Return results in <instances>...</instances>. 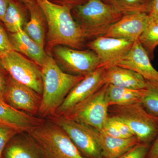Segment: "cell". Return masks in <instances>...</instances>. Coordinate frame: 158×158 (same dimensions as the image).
I'll use <instances>...</instances> for the list:
<instances>
[{
	"label": "cell",
	"instance_id": "cell-13",
	"mask_svg": "<svg viewBox=\"0 0 158 158\" xmlns=\"http://www.w3.org/2000/svg\"><path fill=\"white\" fill-rule=\"evenodd\" d=\"M149 15L147 13H130L123 15L102 36L135 41L141 37L145 28Z\"/></svg>",
	"mask_w": 158,
	"mask_h": 158
},
{
	"label": "cell",
	"instance_id": "cell-25",
	"mask_svg": "<svg viewBox=\"0 0 158 158\" xmlns=\"http://www.w3.org/2000/svg\"><path fill=\"white\" fill-rule=\"evenodd\" d=\"M152 0H115L113 7L123 14L130 13L148 14Z\"/></svg>",
	"mask_w": 158,
	"mask_h": 158
},
{
	"label": "cell",
	"instance_id": "cell-31",
	"mask_svg": "<svg viewBox=\"0 0 158 158\" xmlns=\"http://www.w3.org/2000/svg\"><path fill=\"white\" fill-rule=\"evenodd\" d=\"M50 1L59 5L68 6L71 7L72 9L75 6L84 4L88 0H50Z\"/></svg>",
	"mask_w": 158,
	"mask_h": 158
},
{
	"label": "cell",
	"instance_id": "cell-26",
	"mask_svg": "<svg viewBox=\"0 0 158 158\" xmlns=\"http://www.w3.org/2000/svg\"><path fill=\"white\" fill-rule=\"evenodd\" d=\"M20 133L13 128L0 124V158H2L4 149L10 140Z\"/></svg>",
	"mask_w": 158,
	"mask_h": 158
},
{
	"label": "cell",
	"instance_id": "cell-15",
	"mask_svg": "<svg viewBox=\"0 0 158 158\" xmlns=\"http://www.w3.org/2000/svg\"><path fill=\"white\" fill-rule=\"evenodd\" d=\"M44 120L15 110L0 99V124L13 128L19 132H28Z\"/></svg>",
	"mask_w": 158,
	"mask_h": 158
},
{
	"label": "cell",
	"instance_id": "cell-22",
	"mask_svg": "<svg viewBox=\"0 0 158 158\" xmlns=\"http://www.w3.org/2000/svg\"><path fill=\"white\" fill-rule=\"evenodd\" d=\"M144 92L145 88L134 89L108 85L107 88L108 105L110 107L141 102Z\"/></svg>",
	"mask_w": 158,
	"mask_h": 158
},
{
	"label": "cell",
	"instance_id": "cell-10",
	"mask_svg": "<svg viewBox=\"0 0 158 158\" xmlns=\"http://www.w3.org/2000/svg\"><path fill=\"white\" fill-rule=\"evenodd\" d=\"M3 100L15 110L37 116L41 95L30 87L15 81L9 76Z\"/></svg>",
	"mask_w": 158,
	"mask_h": 158
},
{
	"label": "cell",
	"instance_id": "cell-35",
	"mask_svg": "<svg viewBox=\"0 0 158 158\" xmlns=\"http://www.w3.org/2000/svg\"><path fill=\"white\" fill-rule=\"evenodd\" d=\"M104 2L106 3V4H109V5H111L113 6H114V1L115 0H101Z\"/></svg>",
	"mask_w": 158,
	"mask_h": 158
},
{
	"label": "cell",
	"instance_id": "cell-28",
	"mask_svg": "<svg viewBox=\"0 0 158 158\" xmlns=\"http://www.w3.org/2000/svg\"><path fill=\"white\" fill-rule=\"evenodd\" d=\"M12 50H13V49L9 35L0 23V52L4 54Z\"/></svg>",
	"mask_w": 158,
	"mask_h": 158
},
{
	"label": "cell",
	"instance_id": "cell-36",
	"mask_svg": "<svg viewBox=\"0 0 158 158\" xmlns=\"http://www.w3.org/2000/svg\"><path fill=\"white\" fill-rule=\"evenodd\" d=\"M17 1H19L23 3L24 4H25L26 3L29 2H31L32 0H17Z\"/></svg>",
	"mask_w": 158,
	"mask_h": 158
},
{
	"label": "cell",
	"instance_id": "cell-20",
	"mask_svg": "<svg viewBox=\"0 0 158 158\" xmlns=\"http://www.w3.org/2000/svg\"><path fill=\"white\" fill-rule=\"evenodd\" d=\"M30 19L26 23L23 30L38 45L44 48L45 38V15L35 0L26 3Z\"/></svg>",
	"mask_w": 158,
	"mask_h": 158
},
{
	"label": "cell",
	"instance_id": "cell-18",
	"mask_svg": "<svg viewBox=\"0 0 158 158\" xmlns=\"http://www.w3.org/2000/svg\"><path fill=\"white\" fill-rule=\"evenodd\" d=\"M2 158H42L39 148L28 132H20L7 144Z\"/></svg>",
	"mask_w": 158,
	"mask_h": 158
},
{
	"label": "cell",
	"instance_id": "cell-29",
	"mask_svg": "<svg viewBox=\"0 0 158 158\" xmlns=\"http://www.w3.org/2000/svg\"><path fill=\"white\" fill-rule=\"evenodd\" d=\"M112 116L114 118L116 127L123 138H130L135 136L132 131L123 120L116 116Z\"/></svg>",
	"mask_w": 158,
	"mask_h": 158
},
{
	"label": "cell",
	"instance_id": "cell-11",
	"mask_svg": "<svg viewBox=\"0 0 158 158\" xmlns=\"http://www.w3.org/2000/svg\"><path fill=\"white\" fill-rule=\"evenodd\" d=\"M134 41L115 37L99 36L87 43L89 49L97 55L100 67L115 65L128 53Z\"/></svg>",
	"mask_w": 158,
	"mask_h": 158
},
{
	"label": "cell",
	"instance_id": "cell-7",
	"mask_svg": "<svg viewBox=\"0 0 158 158\" xmlns=\"http://www.w3.org/2000/svg\"><path fill=\"white\" fill-rule=\"evenodd\" d=\"M0 59L12 79L41 95L43 83L41 67L14 50L3 54Z\"/></svg>",
	"mask_w": 158,
	"mask_h": 158
},
{
	"label": "cell",
	"instance_id": "cell-14",
	"mask_svg": "<svg viewBox=\"0 0 158 158\" xmlns=\"http://www.w3.org/2000/svg\"><path fill=\"white\" fill-rule=\"evenodd\" d=\"M150 59L138 40L134 41L129 52L115 65L135 72L146 81H158V71L152 66Z\"/></svg>",
	"mask_w": 158,
	"mask_h": 158
},
{
	"label": "cell",
	"instance_id": "cell-1",
	"mask_svg": "<svg viewBox=\"0 0 158 158\" xmlns=\"http://www.w3.org/2000/svg\"><path fill=\"white\" fill-rule=\"evenodd\" d=\"M45 15L48 43L54 48L65 46L81 49L87 38L72 14V8L50 0H35Z\"/></svg>",
	"mask_w": 158,
	"mask_h": 158
},
{
	"label": "cell",
	"instance_id": "cell-27",
	"mask_svg": "<svg viewBox=\"0 0 158 158\" xmlns=\"http://www.w3.org/2000/svg\"><path fill=\"white\" fill-rule=\"evenodd\" d=\"M150 147V144L139 143L117 158H146Z\"/></svg>",
	"mask_w": 158,
	"mask_h": 158
},
{
	"label": "cell",
	"instance_id": "cell-4",
	"mask_svg": "<svg viewBox=\"0 0 158 158\" xmlns=\"http://www.w3.org/2000/svg\"><path fill=\"white\" fill-rule=\"evenodd\" d=\"M28 133L39 148L42 158H85L64 130L50 119Z\"/></svg>",
	"mask_w": 158,
	"mask_h": 158
},
{
	"label": "cell",
	"instance_id": "cell-24",
	"mask_svg": "<svg viewBox=\"0 0 158 158\" xmlns=\"http://www.w3.org/2000/svg\"><path fill=\"white\" fill-rule=\"evenodd\" d=\"M146 82L141 102L148 113L158 117V81H146Z\"/></svg>",
	"mask_w": 158,
	"mask_h": 158
},
{
	"label": "cell",
	"instance_id": "cell-12",
	"mask_svg": "<svg viewBox=\"0 0 158 158\" xmlns=\"http://www.w3.org/2000/svg\"><path fill=\"white\" fill-rule=\"evenodd\" d=\"M104 68L100 67L84 77L70 90L54 116L65 115L104 85Z\"/></svg>",
	"mask_w": 158,
	"mask_h": 158
},
{
	"label": "cell",
	"instance_id": "cell-37",
	"mask_svg": "<svg viewBox=\"0 0 158 158\" xmlns=\"http://www.w3.org/2000/svg\"><path fill=\"white\" fill-rule=\"evenodd\" d=\"M3 53H1V52H0V56H2V55H3Z\"/></svg>",
	"mask_w": 158,
	"mask_h": 158
},
{
	"label": "cell",
	"instance_id": "cell-34",
	"mask_svg": "<svg viewBox=\"0 0 158 158\" xmlns=\"http://www.w3.org/2000/svg\"><path fill=\"white\" fill-rule=\"evenodd\" d=\"M9 0H0V21L2 22L9 6Z\"/></svg>",
	"mask_w": 158,
	"mask_h": 158
},
{
	"label": "cell",
	"instance_id": "cell-30",
	"mask_svg": "<svg viewBox=\"0 0 158 158\" xmlns=\"http://www.w3.org/2000/svg\"><path fill=\"white\" fill-rule=\"evenodd\" d=\"M9 77V74L3 66L0 59V99L2 100H3Z\"/></svg>",
	"mask_w": 158,
	"mask_h": 158
},
{
	"label": "cell",
	"instance_id": "cell-8",
	"mask_svg": "<svg viewBox=\"0 0 158 158\" xmlns=\"http://www.w3.org/2000/svg\"><path fill=\"white\" fill-rule=\"evenodd\" d=\"M53 48L56 59L67 73L85 77L100 67L98 56L90 49L81 50L62 45Z\"/></svg>",
	"mask_w": 158,
	"mask_h": 158
},
{
	"label": "cell",
	"instance_id": "cell-21",
	"mask_svg": "<svg viewBox=\"0 0 158 158\" xmlns=\"http://www.w3.org/2000/svg\"><path fill=\"white\" fill-rule=\"evenodd\" d=\"M17 0H9V6L2 22L11 34L23 30L28 10L25 5Z\"/></svg>",
	"mask_w": 158,
	"mask_h": 158
},
{
	"label": "cell",
	"instance_id": "cell-16",
	"mask_svg": "<svg viewBox=\"0 0 158 158\" xmlns=\"http://www.w3.org/2000/svg\"><path fill=\"white\" fill-rule=\"evenodd\" d=\"M92 128L103 158H117L140 143L135 136L128 138H116Z\"/></svg>",
	"mask_w": 158,
	"mask_h": 158
},
{
	"label": "cell",
	"instance_id": "cell-17",
	"mask_svg": "<svg viewBox=\"0 0 158 158\" xmlns=\"http://www.w3.org/2000/svg\"><path fill=\"white\" fill-rule=\"evenodd\" d=\"M104 68V84L134 89H143L146 88V80L135 72L117 65Z\"/></svg>",
	"mask_w": 158,
	"mask_h": 158
},
{
	"label": "cell",
	"instance_id": "cell-19",
	"mask_svg": "<svg viewBox=\"0 0 158 158\" xmlns=\"http://www.w3.org/2000/svg\"><path fill=\"white\" fill-rule=\"evenodd\" d=\"M12 48L19 53L25 55L41 67L48 56L44 48L33 40L23 30L9 35Z\"/></svg>",
	"mask_w": 158,
	"mask_h": 158
},
{
	"label": "cell",
	"instance_id": "cell-33",
	"mask_svg": "<svg viewBox=\"0 0 158 158\" xmlns=\"http://www.w3.org/2000/svg\"><path fill=\"white\" fill-rule=\"evenodd\" d=\"M148 15L154 18H158V0H152Z\"/></svg>",
	"mask_w": 158,
	"mask_h": 158
},
{
	"label": "cell",
	"instance_id": "cell-6",
	"mask_svg": "<svg viewBox=\"0 0 158 158\" xmlns=\"http://www.w3.org/2000/svg\"><path fill=\"white\" fill-rule=\"evenodd\" d=\"M108 84L73 108L62 116L101 131L109 117L107 99Z\"/></svg>",
	"mask_w": 158,
	"mask_h": 158
},
{
	"label": "cell",
	"instance_id": "cell-23",
	"mask_svg": "<svg viewBox=\"0 0 158 158\" xmlns=\"http://www.w3.org/2000/svg\"><path fill=\"white\" fill-rule=\"evenodd\" d=\"M139 40L149 58L152 60L154 58L155 51L158 46V18L149 15L147 25Z\"/></svg>",
	"mask_w": 158,
	"mask_h": 158
},
{
	"label": "cell",
	"instance_id": "cell-32",
	"mask_svg": "<svg viewBox=\"0 0 158 158\" xmlns=\"http://www.w3.org/2000/svg\"><path fill=\"white\" fill-rule=\"evenodd\" d=\"M146 158H158V135L150 147Z\"/></svg>",
	"mask_w": 158,
	"mask_h": 158
},
{
	"label": "cell",
	"instance_id": "cell-5",
	"mask_svg": "<svg viewBox=\"0 0 158 158\" xmlns=\"http://www.w3.org/2000/svg\"><path fill=\"white\" fill-rule=\"evenodd\" d=\"M109 115L120 118L128 126L140 143L150 144L158 135V117L144 109L141 102L111 106Z\"/></svg>",
	"mask_w": 158,
	"mask_h": 158
},
{
	"label": "cell",
	"instance_id": "cell-9",
	"mask_svg": "<svg viewBox=\"0 0 158 158\" xmlns=\"http://www.w3.org/2000/svg\"><path fill=\"white\" fill-rule=\"evenodd\" d=\"M48 119L64 130L84 157L103 158L92 127L62 116H54Z\"/></svg>",
	"mask_w": 158,
	"mask_h": 158
},
{
	"label": "cell",
	"instance_id": "cell-3",
	"mask_svg": "<svg viewBox=\"0 0 158 158\" xmlns=\"http://www.w3.org/2000/svg\"><path fill=\"white\" fill-rule=\"evenodd\" d=\"M72 14L87 40L103 35L123 15L101 0H88L73 8Z\"/></svg>",
	"mask_w": 158,
	"mask_h": 158
},
{
	"label": "cell",
	"instance_id": "cell-2",
	"mask_svg": "<svg viewBox=\"0 0 158 158\" xmlns=\"http://www.w3.org/2000/svg\"><path fill=\"white\" fill-rule=\"evenodd\" d=\"M41 69L43 89L37 116L45 119L55 116L70 90L84 77L64 71L48 55Z\"/></svg>",
	"mask_w": 158,
	"mask_h": 158
}]
</instances>
